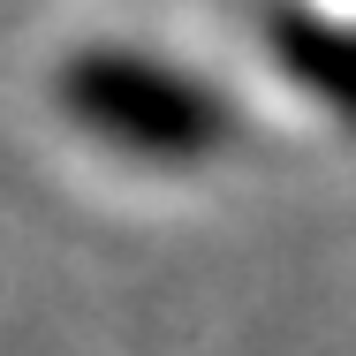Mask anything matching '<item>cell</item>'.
<instances>
[{
    "mask_svg": "<svg viewBox=\"0 0 356 356\" xmlns=\"http://www.w3.org/2000/svg\"><path fill=\"white\" fill-rule=\"evenodd\" d=\"M61 106L76 129L99 144L152 159V167H197L235 144V106L190 69L159 61V54H129V46H91L61 69Z\"/></svg>",
    "mask_w": 356,
    "mask_h": 356,
    "instance_id": "6da1fadb",
    "label": "cell"
},
{
    "mask_svg": "<svg viewBox=\"0 0 356 356\" xmlns=\"http://www.w3.org/2000/svg\"><path fill=\"white\" fill-rule=\"evenodd\" d=\"M273 54L281 69L356 129V15H318V8H288L273 15Z\"/></svg>",
    "mask_w": 356,
    "mask_h": 356,
    "instance_id": "7a4b0ae2",
    "label": "cell"
}]
</instances>
